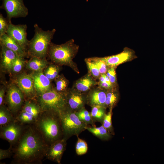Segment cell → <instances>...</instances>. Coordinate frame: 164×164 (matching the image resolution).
<instances>
[{"instance_id": "cell-16", "label": "cell", "mask_w": 164, "mask_h": 164, "mask_svg": "<svg viewBox=\"0 0 164 164\" xmlns=\"http://www.w3.org/2000/svg\"><path fill=\"white\" fill-rule=\"evenodd\" d=\"M30 74L33 79L37 96L46 92L53 88L51 82L44 75L43 71L32 72Z\"/></svg>"}, {"instance_id": "cell-27", "label": "cell", "mask_w": 164, "mask_h": 164, "mask_svg": "<svg viewBox=\"0 0 164 164\" xmlns=\"http://www.w3.org/2000/svg\"><path fill=\"white\" fill-rule=\"evenodd\" d=\"M118 95L112 90H107L105 106L109 110L112 109L116 104L118 100Z\"/></svg>"}, {"instance_id": "cell-25", "label": "cell", "mask_w": 164, "mask_h": 164, "mask_svg": "<svg viewBox=\"0 0 164 164\" xmlns=\"http://www.w3.org/2000/svg\"><path fill=\"white\" fill-rule=\"evenodd\" d=\"M91 108V114L93 121L94 123L98 122L102 124L106 114L107 108L100 106H94Z\"/></svg>"}, {"instance_id": "cell-29", "label": "cell", "mask_w": 164, "mask_h": 164, "mask_svg": "<svg viewBox=\"0 0 164 164\" xmlns=\"http://www.w3.org/2000/svg\"><path fill=\"white\" fill-rule=\"evenodd\" d=\"M79 119L87 125H91L92 126H95L91 114L84 108L75 112Z\"/></svg>"}, {"instance_id": "cell-34", "label": "cell", "mask_w": 164, "mask_h": 164, "mask_svg": "<svg viewBox=\"0 0 164 164\" xmlns=\"http://www.w3.org/2000/svg\"><path fill=\"white\" fill-rule=\"evenodd\" d=\"M10 23L7 18H5L0 14V37L6 34Z\"/></svg>"}, {"instance_id": "cell-7", "label": "cell", "mask_w": 164, "mask_h": 164, "mask_svg": "<svg viewBox=\"0 0 164 164\" xmlns=\"http://www.w3.org/2000/svg\"><path fill=\"white\" fill-rule=\"evenodd\" d=\"M41 110L35 100H26L21 109L16 116L15 120L23 125L34 124Z\"/></svg>"}, {"instance_id": "cell-30", "label": "cell", "mask_w": 164, "mask_h": 164, "mask_svg": "<svg viewBox=\"0 0 164 164\" xmlns=\"http://www.w3.org/2000/svg\"><path fill=\"white\" fill-rule=\"evenodd\" d=\"M85 61L89 72V74L95 79L99 78L101 74L95 63L91 58H86Z\"/></svg>"}, {"instance_id": "cell-17", "label": "cell", "mask_w": 164, "mask_h": 164, "mask_svg": "<svg viewBox=\"0 0 164 164\" xmlns=\"http://www.w3.org/2000/svg\"><path fill=\"white\" fill-rule=\"evenodd\" d=\"M0 44L1 70L10 74L12 65L18 55L2 43L0 42Z\"/></svg>"}, {"instance_id": "cell-36", "label": "cell", "mask_w": 164, "mask_h": 164, "mask_svg": "<svg viewBox=\"0 0 164 164\" xmlns=\"http://www.w3.org/2000/svg\"><path fill=\"white\" fill-rule=\"evenodd\" d=\"M13 154V151L11 146L7 149H0V160L10 158L12 156Z\"/></svg>"}, {"instance_id": "cell-19", "label": "cell", "mask_w": 164, "mask_h": 164, "mask_svg": "<svg viewBox=\"0 0 164 164\" xmlns=\"http://www.w3.org/2000/svg\"><path fill=\"white\" fill-rule=\"evenodd\" d=\"M0 42L3 43L8 48L19 56L24 58L29 56L27 53L14 40L6 34L0 37Z\"/></svg>"}, {"instance_id": "cell-2", "label": "cell", "mask_w": 164, "mask_h": 164, "mask_svg": "<svg viewBox=\"0 0 164 164\" xmlns=\"http://www.w3.org/2000/svg\"><path fill=\"white\" fill-rule=\"evenodd\" d=\"M34 125L49 145L63 137L61 120L57 112L42 111Z\"/></svg>"}, {"instance_id": "cell-22", "label": "cell", "mask_w": 164, "mask_h": 164, "mask_svg": "<svg viewBox=\"0 0 164 164\" xmlns=\"http://www.w3.org/2000/svg\"><path fill=\"white\" fill-rule=\"evenodd\" d=\"M86 129L94 135L102 140H108L111 137L112 134L102 125L98 127L95 126L88 127L87 126L86 127Z\"/></svg>"}, {"instance_id": "cell-26", "label": "cell", "mask_w": 164, "mask_h": 164, "mask_svg": "<svg viewBox=\"0 0 164 164\" xmlns=\"http://www.w3.org/2000/svg\"><path fill=\"white\" fill-rule=\"evenodd\" d=\"M54 81L56 84L55 88L57 91L62 93H67L69 81L63 74L59 75Z\"/></svg>"}, {"instance_id": "cell-18", "label": "cell", "mask_w": 164, "mask_h": 164, "mask_svg": "<svg viewBox=\"0 0 164 164\" xmlns=\"http://www.w3.org/2000/svg\"><path fill=\"white\" fill-rule=\"evenodd\" d=\"M107 91L99 87L90 90L86 94V104L91 107L100 106L106 108Z\"/></svg>"}, {"instance_id": "cell-28", "label": "cell", "mask_w": 164, "mask_h": 164, "mask_svg": "<svg viewBox=\"0 0 164 164\" xmlns=\"http://www.w3.org/2000/svg\"><path fill=\"white\" fill-rule=\"evenodd\" d=\"M26 63L24 57L18 55L12 65L10 74L15 75L21 73Z\"/></svg>"}, {"instance_id": "cell-14", "label": "cell", "mask_w": 164, "mask_h": 164, "mask_svg": "<svg viewBox=\"0 0 164 164\" xmlns=\"http://www.w3.org/2000/svg\"><path fill=\"white\" fill-rule=\"evenodd\" d=\"M67 140L64 138L50 144L46 151L45 158L51 161L60 164L67 145Z\"/></svg>"}, {"instance_id": "cell-12", "label": "cell", "mask_w": 164, "mask_h": 164, "mask_svg": "<svg viewBox=\"0 0 164 164\" xmlns=\"http://www.w3.org/2000/svg\"><path fill=\"white\" fill-rule=\"evenodd\" d=\"M27 26L26 24L15 25L10 23L6 34L14 40L27 53L29 43L27 38Z\"/></svg>"}, {"instance_id": "cell-4", "label": "cell", "mask_w": 164, "mask_h": 164, "mask_svg": "<svg viewBox=\"0 0 164 164\" xmlns=\"http://www.w3.org/2000/svg\"><path fill=\"white\" fill-rule=\"evenodd\" d=\"M35 33L29 40L27 50L29 56L40 58L47 57L49 46L56 32V29L44 31L35 24L34 26Z\"/></svg>"}, {"instance_id": "cell-10", "label": "cell", "mask_w": 164, "mask_h": 164, "mask_svg": "<svg viewBox=\"0 0 164 164\" xmlns=\"http://www.w3.org/2000/svg\"><path fill=\"white\" fill-rule=\"evenodd\" d=\"M0 8L5 10L7 19L11 23L12 18L25 17L28 14V10L24 5L23 0H2Z\"/></svg>"}, {"instance_id": "cell-6", "label": "cell", "mask_w": 164, "mask_h": 164, "mask_svg": "<svg viewBox=\"0 0 164 164\" xmlns=\"http://www.w3.org/2000/svg\"><path fill=\"white\" fill-rule=\"evenodd\" d=\"M63 137L67 140L73 135H79L86 129L88 126L81 121L75 112L68 107L60 114Z\"/></svg>"}, {"instance_id": "cell-1", "label": "cell", "mask_w": 164, "mask_h": 164, "mask_svg": "<svg viewBox=\"0 0 164 164\" xmlns=\"http://www.w3.org/2000/svg\"><path fill=\"white\" fill-rule=\"evenodd\" d=\"M49 144L34 124L25 125L22 133L12 147L11 163L41 164Z\"/></svg>"}, {"instance_id": "cell-15", "label": "cell", "mask_w": 164, "mask_h": 164, "mask_svg": "<svg viewBox=\"0 0 164 164\" xmlns=\"http://www.w3.org/2000/svg\"><path fill=\"white\" fill-rule=\"evenodd\" d=\"M134 57V51L126 48L123 51L118 54L101 58L108 67L115 68L121 64L131 60Z\"/></svg>"}, {"instance_id": "cell-9", "label": "cell", "mask_w": 164, "mask_h": 164, "mask_svg": "<svg viewBox=\"0 0 164 164\" xmlns=\"http://www.w3.org/2000/svg\"><path fill=\"white\" fill-rule=\"evenodd\" d=\"M12 82L15 84L22 92L25 100L35 99L36 93L30 74L22 72L15 75L12 79Z\"/></svg>"}, {"instance_id": "cell-37", "label": "cell", "mask_w": 164, "mask_h": 164, "mask_svg": "<svg viewBox=\"0 0 164 164\" xmlns=\"http://www.w3.org/2000/svg\"><path fill=\"white\" fill-rule=\"evenodd\" d=\"M5 87L2 86L0 89V106L3 104L5 98V93L6 92Z\"/></svg>"}, {"instance_id": "cell-31", "label": "cell", "mask_w": 164, "mask_h": 164, "mask_svg": "<svg viewBox=\"0 0 164 164\" xmlns=\"http://www.w3.org/2000/svg\"><path fill=\"white\" fill-rule=\"evenodd\" d=\"M75 149L76 154L79 155L85 154L88 150V145L86 142L77 136Z\"/></svg>"}, {"instance_id": "cell-5", "label": "cell", "mask_w": 164, "mask_h": 164, "mask_svg": "<svg viewBox=\"0 0 164 164\" xmlns=\"http://www.w3.org/2000/svg\"><path fill=\"white\" fill-rule=\"evenodd\" d=\"M67 93L57 91L53 88L48 91L36 96L35 100L41 111H50L60 114L68 107Z\"/></svg>"}, {"instance_id": "cell-20", "label": "cell", "mask_w": 164, "mask_h": 164, "mask_svg": "<svg viewBox=\"0 0 164 164\" xmlns=\"http://www.w3.org/2000/svg\"><path fill=\"white\" fill-rule=\"evenodd\" d=\"M90 74H87L77 80L74 85V88L84 93L88 91L97 84Z\"/></svg>"}, {"instance_id": "cell-32", "label": "cell", "mask_w": 164, "mask_h": 164, "mask_svg": "<svg viewBox=\"0 0 164 164\" xmlns=\"http://www.w3.org/2000/svg\"><path fill=\"white\" fill-rule=\"evenodd\" d=\"M112 110L106 114L103 121L102 125L112 135L114 134L112 121Z\"/></svg>"}, {"instance_id": "cell-11", "label": "cell", "mask_w": 164, "mask_h": 164, "mask_svg": "<svg viewBox=\"0 0 164 164\" xmlns=\"http://www.w3.org/2000/svg\"><path fill=\"white\" fill-rule=\"evenodd\" d=\"M25 125H23L15 120L0 127L1 138L7 141L10 146H13L20 137Z\"/></svg>"}, {"instance_id": "cell-24", "label": "cell", "mask_w": 164, "mask_h": 164, "mask_svg": "<svg viewBox=\"0 0 164 164\" xmlns=\"http://www.w3.org/2000/svg\"><path fill=\"white\" fill-rule=\"evenodd\" d=\"M60 70V66L53 63H50L43 72L44 75L52 82L54 80L59 76Z\"/></svg>"}, {"instance_id": "cell-13", "label": "cell", "mask_w": 164, "mask_h": 164, "mask_svg": "<svg viewBox=\"0 0 164 164\" xmlns=\"http://www.w3.org/2000/svg\"><path fill=\"white\" fill-rule=\"evenodd\" d=\"M67 100L68 107L76 112L85 107L86 94L73 87L68 90Z\"/></svg>"}, {"instance_id": "cell-8", "label": "cell", "mask_w": 164, "mask_h": 164, "mask_svg": "<svg viewBox=\"0 0 164 164\" xmlns=\"http://www.w3.org/2000/svg\"><path fill=\"white\" fill-rule=\"evenodd\" d=\"M5 101L7 107L15 118L24 105L25 98L18 86L12 82L7 87Z\"/></svg>"}, {"instance_id": "cell-38", "label": "cell", "mask_w": 164, "mask_h": 164, "mask_svg": "<svg viewBox=\"0 0 164 164\" xmlns=\"http://www.w3.org/2000/svg\"><path fill=\"white\" fill-rule=\"evenodd\" d=\"M98 84L99 87L102 89L110 90L112 87V85L109 84L106 81L103 82H99Z\"/></svg>"}, {"instance_id": "cell-23", "label": "cell", "mask_w": 164, "mask_h": 164, "mask_svg": "<svg viewBox=\"0 0 164 164\" xmlns=\"http://www.w3.org/2000/svg\"><path fill=\"white\" fill-rule=\"evenodd\" d=\"M0 106V127H1L14 121L15 117L4 104Z\"/></svg>"}, {"instance_id": "cell-21", "label": "cell", "mask_w": 164, "mask_h": 164, "mask_svg": "<svg viewBox=\"0 0 164 164\" xmlns=\"http://www.w3.org/2000/svg\"><path fill=\"white\" fill-rule=\"evenodd\" d=\"M30 57L29 60L26 61V69L32 72L43 71L50 63L46 58Z\"/></svg>"}, {"instance_id": "cell-3", "label": "cell", "mask_w": 164, "mask_h": 164, "mask_svg": "<svg viewBox=\"0 0 164 164\" xmlns=\"http://www.w3.org/2000/svg\"><path fill=\"white\" fill-rule=\"evenodd\" d=\"M74 42V40L71 39L59 45L51 42L47 57L52 63L60 66H68L76 72L79 73L77 65L73 61L79 48V46L75 44Z\"/></svg>"}, {"instance_id": "cell-35", "label": "cell", "mask_w": 164, "mask_h": 164, "mask_svg": "<svg viewBox=\"0 0 164 164\" xmlns=\"http://www.w3.org/2000/svg\"><path fill=\"white\" fill-rule=\"evenodd\" d=\"M106 74L109 78L112 85L116 83V78L114 68L109 67L108 68Z\"/></svg>"}, {"instance_id": "cell-33", "label": "cell", "mask_w": 164, "mask_h": 164, "mask_svg": "<svg viewBox=\"0 0 164 164\" xmlns=\"http://www.w3.org/2000/svg\"><path fill=\"white\" fill-rule=\"evenodd\" d=\"M96 65L101 75L106 74L108 68L107 66L101 58V57H93L91 58Z\"/></svg>"}]
</instances>
